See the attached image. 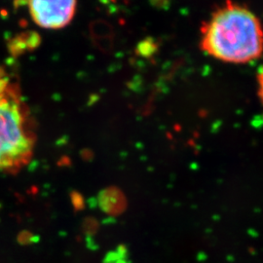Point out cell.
Segmentation results:
<instances>
[{"label":"cell","mask_w":263,"mask_h":263,"mask_svg":"<svg viewBox=\"0 0 263 263\" xmlns=\"http://www.w3.org/2000/svg\"><path fill=\"white\" fill-rule=\"evenodd\" d=\"M200 46L226 63H250L262 55V26L249 8L228 0L203 24Z\"/></svg>","instance_id":"cell-1"},{"label":"cell","mask_w":263,"mask_h":263,"mask_svg":"<svg viewBox=\"0 0 263 263\" xmlns=\"http://www.w3.org/2000/svg\"><path fill=\"white\" fill-rule=\"evenodd\" d=\"M35 135L18 84L0 68V170L16 174L33 155Z\"/></svg>","instance_id":"cell-2"},{"label":"cell","mask_w":263,"mask_h":263,"mask_svg":"<svg viewBox=\"0 0 263 263\" xmlns=\"http://www.w3.org/2000/svg\"><path fill=\"white\" fill-rule=\"evenodd\" d=\"M77 0H28L29 14L41 28L60 29L74 18Z\"/></svg>","instance_id":"cell-3"},{"label":"cell","mask_w":263,"mask_h":263,"mask_svg":"<svg viewBox=\"0 0 263 263\" xmlns=\"http://www.w3.org/2000/svg\"><path fill=\"white\" fill-rule=\"evenodd\" d=\"M257 85H258V96L263 104V66L257 73Z\"/></svg>","instance_id":"cell-4"}]
</instances>
